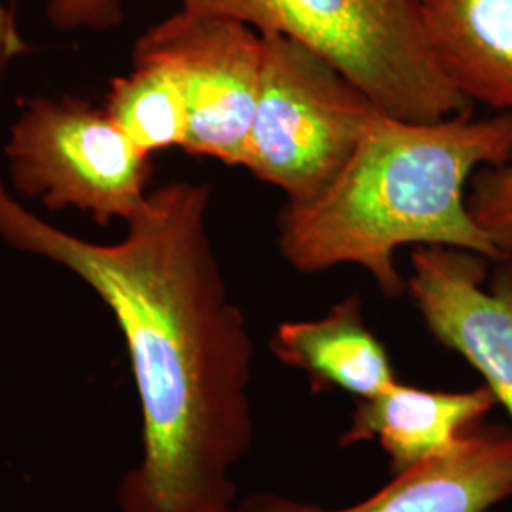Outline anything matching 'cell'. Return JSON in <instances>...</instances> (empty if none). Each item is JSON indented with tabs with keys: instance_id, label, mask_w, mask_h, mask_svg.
<instances>
[{
	"instance_id": "cell-5",
	"label": "cell",
	"mask_w": 512,
	"mask_h": 512,
	"mask_svg": "<svg viewBox=\"0 0 512 512\" xmlns=\"http://www.w3.org/2000/svg\"><path fill=\"white\" fill-rule=\"evenodd\" d=\"M4 156L16 194L50 211L78 209L99 226L126 222L150 194L152 156L82 97L31 99L8 131Z\"/></svg>"
},
{
	"instance_id": "cell-9",
	"label": "cell",
	"mask_w": 512,
	"mask_h": 512,
	"mask_svg": "<svg viewBox=\"0 0 512 512\" xmlns=\"http://www.w3.org/2000/svg\"><path fill=\"white\" fill-rule=\"evenodd\" d=\"M495 406L486 384L469 391H433L397 382L357 403L338 446L376 440L389 456L391 476L403 475L448 452Z\"/></svg>"
},
{
	"instance_id": "cell-7",
	"label": "cell",
	"mask_w": 512,
	"mask_h": 512,
	"mask_svg": "<svg viewBox=\"0 0 512 512\" xmlns=\"http://www.w3.org/2000/svg\"><path fill=\"white\" fill-rule=\"evenodd\" d=\"M406 289L429 332L480 372L512 423V258L499 260L490 291L488 258L450 247H416Z\"/></svg>"
},
{
	"instance_id": "cell-1",
	"label": "cell",
	"mask_w": 512,
	"mask_h": 512,
	"mask_svg": "<svg viewBox=\"0 0 512 512\" xmlns=\"http://www.w3.org/2000/svg\"><path fill=\"white\" fill-rule=\"evenodd\" d=\"M211 186L150 190L116 243L42 219L0 179V239L76 275L109 308L128 349L143 454L120 478V512H230L234 469L255 437V346L207 232Z\"/></svg>"
},
{
	"instance_id": "cell-6",
	"label": "cell",
	"mask_w": 512,
	"mask_h": 512,
	"mask_svg": "<svg viewBox=\"0 0 512 512\" xmlns=\"http://www.w3.org/2000/svg\"><path fill=\"white\" fill-rule=\"evenodd\" d=\"M133 55L167 61L188 105L184 152L241 165L255 118L264 38L238 19L181 8L150 27Z\"/></svg>"
},
{
	"instance_id": "cell-10",
	"label": "cell",
	"mask_w": 512,
	"mask_h": 512,
	"mask_svg": "<svg viewBox=\"0 0 512 512\" xmlns=\"http://www.w3.org/2000/svg\"><path fill=\"white\" fill-rule=\"evenodd\" d=\"M429 48L471 103L512 110V0H421Z\"/></svg>"
},
{
	"instance_id": "cell-15",
	"label": "cell",
	"mask_w": 512,
	"mask_h": 512,
	"mask_svg": "<svg viewBox=\"0 0 512 512\" xmlns=\"http://www.w3.org/2000/svg\"><path fill=\"white\" fill-rule=\"evenodd\" d=\"M29 46L19 35L16 21L0 4V71L19 55L27 54Z\"/></svg>"
},
{
	"instance_id": "cell-2",
	"label": "cell",
	"mask_w": 512,
	"mask_h": 512,
	"mask_svg": "<svg viewBox=\"0 0 512 512\" xmlns=\"http://www.w3.org/2000/svg\"><path fill=\"white\" fill-rule=\"evenodd\" d=\"M512 158V110L414 122L385 112L323 190L287 203L279 249L302 274L355 264L387 298L406 291L395 264L404 245L450 247L503 260L469 213L465 186Z\"/></svg>"
},
{
	"instance_id": "cell-11",
	"label": "cell",
	"mask_w": 512,
	"mask_h": 512,
	"mask_svg": "<svg viewBox=\"0 0 512 512\" xmlns=\"http://www.w3.org/2000/svg\"><path fill=\"white\" fill-rule=\"evenodd\" d=\"M270 349L310 378L313 393L344 391L363 401L399 382L382 340L366 327L357 296L334 304L321 319L281 323Z\"/></svg>"
},
{
	"instance_id": "cell-13",
	"label": "cell",
	"mask_w": 512,
	"mask_h": 512,
	"mask_svg": "<svg viewBox=\"0 0 512 512\" xmlns=\"http://www.w3.org/2000/svg\"><path fill=\"white\" fill-rule=\"evenodd\" d=\"M467 207L503 260L512 258V158L507 164L476 171Z\"/></svg>"
},
{
	"instance_id": "cell-3",
	"label": "cell",
	"mask_w": 512,
	"mask_h": 512,
	"mask_svg": "<svg viewBox=\"0 0 512 512\" xmlns=\"http://www.w3.org/2000/svg\"><path fill=\"white\" fill-rule=\"evenodd\" d=\"M238 19L262 35L308 46L355 82L385 114L435 122L471 114L429 48L421 0H177Z\"/></svg>"
},
{
	"instance_id": "cell-4",
	"label": "cell",
	"mask_w": 512,
	"mask_h": 512,
	"mask_svg": "<svg viewBox=\"0 0 512 512\" xmlns=\"http://www.w3.org/2000/svg\"><path fill=\"white\" fill-rule=\"evenodd\" d=\"M262 35V33H260ZM264 57L243 167L287 203L323 190L380 109L329 59L285 35H262Z\"/></svg>"
},
{
	"instance_id": "cell-8",
	"label": "cell",
	"mask_w": 512,
	"mask_h": 512,
	"mask_svg": "<svg viewBox=\"0 0 512 512\" xmlns=\"http://www.w3.org/2000/svg\"><path fill=\"white\" fill-rule=\"evenodd\" d=\"M512 497V431L471 429L444 454L429 459L365 501L325 509L281 494H251L230 512H488Z\"/></svg>"
},
{
	"instance_id": "cell-12",
	"label": "cell",
	"mask_w": 512,
	"mask_h": 512,
	"mask_svg": "<svg viewBox=\"0 0 512 512\" xmlns=\"http://www.w3.org/2000/svg\"><path fill=\"white\" fill-rule=\"evenodd\" d=\"M103 109L148 156L186 145L190 120L183 84L164 59L133 55L131 71L112 80Z\"/></svg>"
},
{
	"instance_id": "cell-14",
	"label": "cell",
	"mask_w": 512,
	"mask_h": 512,
	"mask_svg": "<svg viewBox=\"0 0 512 512\" xmlns=\"http://www.w3.org/2000/svg\"><path fill=\"white\" fill-rule=\"evenodd\" d=\"M48 18L61 31H110L124 21V0H50Z\"/></svg>"
}]
</instances>
